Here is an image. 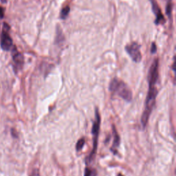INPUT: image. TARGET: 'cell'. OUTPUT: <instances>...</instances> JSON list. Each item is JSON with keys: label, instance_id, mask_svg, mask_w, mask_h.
Wrapping results in <instances>:
<instances>
[{"label": "cell", "instance_id": "obj_1", "mask_svg": "<svg viewBox=\"0 0 176 176\" xmlns=\"http://www.w3.org/2000/svg\"><path fill=\"white\" fill-rule=\"evenodd\" d=\"M158 89L156 85H149V90L147 95L144 109L141 116V125L143 128H144L149 121V117L152 112L155 105H156V97L158 95Z\"/></svg>", "mask_w": 176, "mask_h": 176}, {"label": "cell", "instance_id": "obj_2", "mask_svg": "<svg viewBox=\"0 0 176 176\" xmlns=\"http://www.w3.org/2000/svg\"><path fill=\"white\" fill-rule=\"evenodd\" d=\"M109 91L114 94L118 95L127 102H131L132 100V92L125 82L120 79L114 78L109 83Z\"/></svg>", "mask_w": 176, "mask_h": 176}, {"label": "cell", "instance_id": "obj_3", "mask_svg": "<svg viewBox=\"0 0 176 176\" xmlns=\"http://www.w3.org/2000/svg\"><path fill=\"white\" fill-rule=\"evenodd\" d=\"M100 126H101V116L98 112V109L96 108L95 110V120L92 125V133L93 136V145L91 153H89L87 158V163H90L94 160L96 151L98 149V140L100 132Z\"/></svg>", "mask_w": 176, "mask_h": 176}, {"label": "cell", "instance_id": "obj_4", "mask_svg": "<svg viewBox=\"0 0 176 176\" xmlns=\"http://www.w3.org/2000/svg\"><path fill=\"white\" fill-rule=\"evenodd\" d=\"M125 50L134 62H136V63L140 62L141 59H142V55L140 53V46L138 44L133 42L127 46L125 47Z\"/></svg>", "mask_w": 176, "mask_h": 176}, {"label": "cell", "instance_id": "obj_5", "mask_svg": "<svg viewBox=\"0 0 176 176\" xmlns=\"http://www.w3.org/2000/svg\"><path fill=\"white\" fill-rule=\"evenodd\" d=\"M158 67H159V62H158V58H156L150 67L149 74H148V83H149V85H156L158 77H159Z\"/></svg>", "mask_w": 176, "mask_h": 176}, {"label": "cell", "instance_id": "obj_6", "mask_svg": "<svg viewBox=\"0 0 176 176\" xmlns=\"http://www.w3.org/2000/svg\"><path fill=\"white\" fill-rule=\"evenodd\" d=\"M13 46V40L8 34V31L3 30L1 35V47L3 50L8 51Z\"/></svg>", "mask_w": 176, "mask_h": 176}, {"label": "cell", "instance_id": "obj_7", "mask_svg": "<svg viewBox=\"0 0 176 176\" xmlns=\"http://www.w3.org/2000/svg\"><path fill=\"white\" fill-rule=\"evenodd\" d=\"M151 5H152V10L153 12L156 15V20H155V23L156 25H158V24L162 23L165 22L164 18L163 17V13L161 12V10L158 6L157 2H156V0H151Z\"/></svg>", "mask_w": 176, "mask_h": 176}, {"label": "cell", "instance_id": "obj_8", "mask_svg": "<svg viewBox=\"0 0 176 176\" xmlns=\"http://www.w3.org/2000/svg\"><path fill=\"white\" fill-rule=\"evenodd\" d=\"M113 144L112 147H111V151L112 152L116 154V153L117 152V149L120 145V136L119 134L117 132V130L115 128V127L113 125Z\"/></svg>", "mask_w": 176, "mask_h": 176}, {"label": "cell", "instance_id": "obj_9", "mask_svg": "<svg viewBox=\"0 0 176 176\" xmlns=\"http://www.w3.org/2000/svg\"><path fill=\"white\" fill-rule=\"evenodd\" d=\"M13 61L17 65V67H22L23 64V57L22 54L18 53V52L16 50V49H15V52H14L13 53Z\"/></svg>", "mask_w": 176, "mask_h": 176}, {"label": "cell", "instance_id": "obj_10", "mask_svg": "<svg viewBox=\"0 0 176 176\" xmlns=\"http://www.w3.org/2000/svg\"><path fill=\"white\" fill-rule=\"evenodd\" d=\"M70 8L69 6H65V8L61 10L60 13V17L62 19H65L68 17L69 13H70Z\"/></svg>", "mask_w": 176, "mask_h": 176}, {"label": "cell", "instance_id": "obj_11", "mask_svg": "<svg viewBox=\"0 0 176 176\" xmlns=\"http://www.w3.org/2000/svg\"><path fill=\"white\" fill-rule=\"evenodd\" d=\"M85 143V140L84 138H82L79 139L77 144H76V150L77 151H80L83 148Z\"/></svg>", "mask_w": 176, "mask_h": 176}, {"label": "cell", "instance_id": "obj_12", "mask_svg": "<svg viewBox=\"0 0 176 176\" xmlns=\"http://www.w3.org/2000/svg\"><path fill=\"white\" fill-rule=\"evenodd\" d=\"M171 11H172V1L171 0H168L167 5V9H166V13L168 17H171Z\"/></svg>", "mask_w": 176, "mask_h": 176}, {"label": "cell", "instance_id": "obj_13", "mask_svg": "<svg viewBox=\"0 0 176 176\" xmlns=\"http://www.w3.org/2000/svg\"><path fill=\"white\" fill-rule=\"evenodd\" d=\"M94 173V170L90 169L89 168H86L85 171V176H92Z\"/></svg>", "mask_w": 176, "mask_h": 176}, {"label": "cell", "instance_id": "obj_14", "mask_svg": "<svg viewBox=\"0 0 176 176\" xmlns=\"http://www.w3.org/2000/svg\"><path fill=\"white\" fill-rule=\"evenodd\" d=\"M30 176H40L39 170L38 168H34L33 171L31 172Z\"/></svg>", "mask_w": 176, "mask_h": 176}, {"label": "cell", "instance_id": "obj_15", "mask_svg": "<svg viewBox=\"0 0 176 176\" xmlns=\"http://www.w3.org/2000/svg\"><path fill=\"white\" fill-rule=\"evenodd\" d=\"M156 50H157V48L156 46V43H152V46H151V53L152 54H154L156 53Z\"/></svg>", "mask_w": 176, "mask_h": 176}, {"label": "cell", "instance_id": "obj_16", "mask_svg": "<svg viewBox=\"0 0 176 176\" xmlns=\"http://www.w3.org/2000/svg\"><path fill=\"white\" fill-rule=\"evenodd\" d=\"M3 16H4V11H3V8L0 7V19H2Z\"/></svg>", "mask_w": 176, "mask_h": 176}, {"label": "cell", "instance_id": "obj_17", "mask_svg": "<svg viewBox=\"0 0 176 176\" xmlns=\"http://www.w3.org/2000/svg\"><path fill=\"white\" fill-rule=\"evenodd\" d=\"M11 133H12V135H13V137H15V138H17V133H16V132H15V130L14 129H12V130H11Z\"/></svg>", "mask_w": 176, "mask_h": 176}, {"label": "cell", "instance_id": "obj_18", "mask_svg": "<svg viewBox=\"0 0 176 176\" xmlns=\"http://www.w3.org/2000/svg\"><path fill=\"white\" fill-rule=\"evenodd\" d=\"M118 176H124V175H123L122 173H119V174L118 175Z\"/></svg>", "mask_w": 176, "mask_h": 176}]
</instances>
